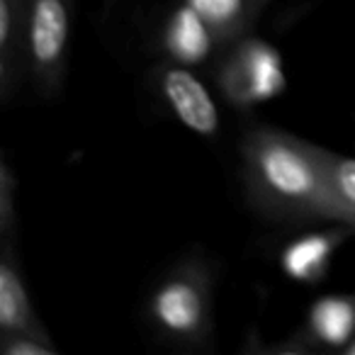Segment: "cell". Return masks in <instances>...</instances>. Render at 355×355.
<instances>
[{"label":"cell","instance_id":"cell-1","mask_svg":"<svg viewBox=\"0 0 355 355\" xmlns=\"http://www.w3.org/2000/svg\"><path fill=\"white\" fill-rule=\"evenodd\" d=\"M243 185L251 205L275 222H336L324 171L311 141L272 127L241 139Z\"/></svg>","mask_w":355,"mask_h":355},{"label":"cell","instance_id":"cell-2","mask_svg":"<svg viewBox=\"0 0 355 355\" xmlns=\"http://www.w3.org/2000/svg\"><path fill=\"white\" fill-rule=\"evenodd\" d=\"M153 334L178 348H205L214 334L212 272L200 258L173 266L153 285L146 302Z\"/></svg>","mask_w":355,"mask_h":355},{"label":"cell","instance_id":"cell-3","mask_svg":"<svg viewBox=\"0 0 355 355\" xmlns=\"http://www.w3.org/2000/svg\"><path fill=\"white\" fill-rule=\"evenodd\" d=\"M214 80L222 98L241 110L277 98L287 85L280 54L251 35L224 46Z\"/></svg>","mask_w":355,"mask_h":355},{"label":"cell","instance_id":"cell-4","mask_svg":"<svg viewBox=\"0 0 355 355\" xmlns=\"http://www.w3.org/2000/svg\"><path fill=\"white\" fill-rule=\"evenodd\" d=\"M71 25L73 0H27V76L44 98L64 88Z\"/></svg>","mask_w":355,"mask_h":355},{"label":"cell","instance_id":"cell-5","mask_svg":"<svg viewBox=\"0 0 355 355\" xmlns=\"http://www.w3.org/2000/svg\"><path fill=\"white\" fill-rule=\"evenodd\" d=\"M158 90L166 98L175 117L200 137H214L219 132V110L207 85L185 64L168 61L158 69Z\"/></svg>","mask_w":355,"mask_h":355},{"label":"cell","instance_id":"cell-6","mask_svg":"<svg viewBox=\"0 0 355 355\" xmlns=\"http://www.w3.org/2000/svg\"><path fill=\"white\" fill-rule=\"evenodd\" d=\"M355 336V295L324 297L309 309L306 324L277 350L306 353L314 348H343Z\"/></svg>","mask_w":355,"mask_h":355},{"label":"cell","instance_id":"cell-7","mask_svg":"<svg viewBox=\"0 0 355 355\" xmlns=\"http://www.w3.org/2000/svg\"><path fill=\"white\" fill-rule=\"evenodd\" d=\"M0 334H27L54 343L30 302L15 241L3 243V256H0Z\"/></svg>","mask_w":355,"mask_h":355},{"label":"cell","instance_id":"cell-8","mask_svg":"<svg viewBox=\"0 0 355 355\" xmlns=\"http://www.w3.org/2000/svg\"><path fill=\"white\" fill-rule=\"evenodd\" d=\"M25 73L27 0H0V103H12Z\"/></svg>","mask_w":355,"mask_h":355},{"label":"cell","instance_id":"cell-9","mask_svg":"<svg viewBox=\"0 0 355 355\" xmlns=\"http://www.w3.org/2000/svg\"><path fill=\"white\" fill-rule=\"evenodd\" d=\"M217 46L214 32L188 3L171 12L163 27V49L171 56V61L185 66L202 64Z\"/></svg>","mask_w":355,"mask_h":355},{"label":"cell","instance_id":"cell-10","mask_svg":"<svg viewBox=\"0 0 355 355\" xmlns=\"http://www.w3.org/2000/svg\"><path fill=\"white\" fill-rule=\"evenodd\" d=\"M345 229H334V232H316L292 241L282 251V268L292 280L300 282H316L329 270V261L336 253V248L343 243Z\"/></svg>","mask_w":355,"mask_h":355},{"label":"cell","instance_id":"cell-11","mask_svg":"<svg viewBox=\"0 0 355 355\" xmlns=\"http://www.w3.org/2000/svg\"><path fill=\"white\" fill-rule=\"evenodd\" d=\"M217 37V44L229 46L248 35L258 12L266 8L263 0H185Z\"/></svg>","mask_w":355,"mask_h":355},{"label":"cell","instance_id":"cell-12","mask_svg":"<svg viewBox=\"0 0 355 355\" xmlns=\"http://www.w3.org/2000/svg\"><path fill=\"white\" fill-rule=\"evenodd\" d=\"M314 148L336 209V222L340 227L355 229V158L329 151V148L316 146V144Z\"/></svg>","mask_w":355,"mask_h":355},{"label":"cell","instance_id":"cell-13","mask_svg":"<svg viewBox=\"0 0 355 355\" xmlns=\"http://www.w3.org/2000/svg\"><path fill=\"white\" fill-rule=\"evenodd\" d=\"M15 173L6 156H0V239L3 243L15 241L17 212H15Z\"/></svg>","mask_w":355,"mask_h":355},{"label":"cell","instance_id":"cell-14","mask_svg":"<svg viewBox=\"0 0 355 355\" xmlns=\"http://www.w3.org/2000/svg\"><path fill=\"white\" fill-rule=\"evenodd\" d=\"M3 355H56V343L27 334H0Z\"/></svg>","mask_w":355,"mask_h":355},{"label":"cell","instance_id":"cell-15","mask_svg":"<svg viewBox=\"0 0 355 355\" xmlns=\"http://www.w3.org/2000/svg\"><path fill=\"white\" fill-rule=\"evenodd\" d=\"M343 355H355V336L343 345Z\"/></svg>","mask_w":355,"mask_h":355},{"label":"cell","instance_id":"cell-16","mask_svg":"<svg viewBox=\"0 0 355 355\" xmlns=\"http://www.w3.org/2000/svg\"><path fill=\"white\" fill-rule=\"evenodd\" d=\"M263 3H266V6H268V3H270V0H263Z\"/></svg>","mask_w":355,"mask_h":355}]
</instances>
